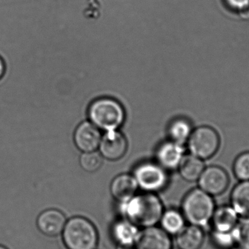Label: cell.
<instances>
[{"label": "cell", "instance_id": "obj_24", "mask_svg": "<svg viewBox=\"0 0 249 249\" xmlns=\"http://www.w3.org/2000/svg\"><path fill=\"white\" fill-rule=\"evenodd\" d=\"M212 241L217 248L231 249L235 244L232 232H220L213 231L212 234Z\"/></svg>", "mask_w": 249, "mask_h": 249}, {"label": "cell", "instance_id": "obj_12", "mask_svg": "<svg viewBox=\"0 0 249 249\" xmlns=\"http://www.w3.org/2000/svg\"><path fill=\"white\" fill-rule=\"evenodd\" d=\"M141 230L126 219H119L112 225V235L118 247L130 249L135 247Z\"/></svg>", "mask_w": 249, "mask_h": 249}, {"label": "cell", "instance_id": "obj_17", "mask_svg": "<svg viewBox=\"0 0 249 249\" xmlns=\"http://www.w3.org/2000/svg\"><path fill=\"white\" fill-rule=\"evenodd\" d=\"M231 206L238 216L249 217V181H240L231 193Z\"/></svg>", "mask_w": 249, "mask_h": 249}, {"label": "cell", "instance_id": "obj_23", "mask_svg": "<svg viewBox=\"0 0 249 249\" xmlns=\"http://www.w3.org/2000/svg\"><path fill=\"white\" fill-rule=\"evenodd\" d=\"M80 163L84 171L93 173L98 171L102 165V155L97 152H84L80 158Z\"/></svg>", "mask_w": 249, "mask_h": 249}, {"label": "cell", "instance_id": "obj_18", "mask_svg": "<svg viewBox=\"0 0 249 249\" xmlns=\"http://www.w3.org/2000/svg\"><path fill=\"white\" fill-rule=\"evenodd\" d=\"M180 175L189 182L197 181L205 169L203 160L190 155H184L178 167Z\"/></svg>", "mask_w": 249, "mask_h": 249}, {"label": "cell", "instance_id": "obj_27", "mask_svg": "<svg viewBox=\"0 0 249 249\" xmlns=\"http://www.w3.org/2000/svg\"><path fill=\"white\" fill-rule=\"evenodd\" d=\"M231 249H241V247H232V248H231Z\"/></svg>", "mask_w": 249, "mask_h": 249}, {"label": "cell", "instance_id": "obj_25", "mask_svg": "<svg viewBox=\"0 0 249 249\" xmlns=\"http://www.w3.org/2000/svg\"><path fill=\"white\" fill-rule=\"evenodd\" d=\"M230 8L236 11H244L249 7V0H225Z\"/></svg>", "mask_w": 249, "mask_h": 249}, {"label": "cell", "instance_id": "obj_5", "mask_svg": "<svg viewBox=\"0 0 249 249\" xmlns=\"http://www.w3.org/2000/svg\"><path fill=\"white\" fill-rule=\"evenodd\" d=\"M187 142L191 155L203 160L216 155L221 142L217 131L208 125L200 126L193 130Z\"/></svg>", "mask_w": 249, "mask_h": 249}, {"label": "cell", "instance_id": "obj_10", "mask_svg": "<svg viewBox=\"0 0 249 249\" xmlns=\"http://www.w3.org/2000/svg\"><path fill=\"white\" fill-rule=\"evenodd\" d=\"M65 215L58 209L44 211L38 216L36 226L41 233L48 237H56L62 233L67 223Z\"/></svg>", "mask_w": 249, "mask_h": 249}, {"label": "cell", "instance_id": "obj_3", "mask_svg": "<svg viewBox=\"0 0 249 249\" xmlns=\"http://www.w3.org/2000/svg\"><path fill=\"white\" fill-rule=\"evenodd\" d=\"M214 210L213 197L200 188L189 192L183 200L181 213L190 225L206 226L212 220Z\"/></svg>", "mask_w": 249, "mask_h": 249}, {"label": "cell", "instance_id": "obj_22", "mask_svg": "<svg viewBox=\"0 0 249 249\" xmlns=\"http://www.w3.org/2000/svg\"><path fill=\"white\" fill-rule=\"evenodd\" d=\"M232 169L240 181H249V151L240 154L235 158Z\"/></svg>", "mask_w": 249, "mask_h": 249}, {"label": "cell", "instance_id": "obj_7", "mask_svg": "<svg viewBox=\"0 0 249 249\" xmlns=\"http://www.w3.org/2000/svg\"><path fill=\"white\" fill-rule=\"evenodd\" d=\"M197 181L199 188L212 196H216L226 191L230 184V177L224 168L212 165L205 168Z\"/></svg>", "mask_w": 249, "mask_h": 249}, {"label": "cell", "instance_id": "obj_13", "mask_svg": "<svg viewBox=\"0 0 249 249\" xmlns=\"http://www.w3.org/2000/svg\"><path fill=\"white\" fill-rule=\"evenodd\" d=\"M184 157L182 144L172 141L162 143L157 152L158 164L162 168L169 170L178 168Z\"/></svg>", "mask_w": 249, "mask_h": 249}, {"label": "cell", "instance_id": "obj_11", "mask_svg": "<svg viewBox=\"0 0 249 249\" xmlns=\"http://www.w3.org/2000/svg\"><path fill=\"white\" fill-rule=\"evenodd\" d=\"M102 135L99 128L91 122L80 124L74 132V140L77 147L83 152H93L100 144Z\"/></svg>", "mask_w": 249, "mask_h": 249}, {"label": "cell", "instance_id": "obj_8", "mask_svg": "<svg viewBox=\"0 0 249 249\" xmlns=\"http://www.w3.org/2000/svg\"><path fill=\"white\" fill-rule=\"evenodd\" d=\"M136 249H172L170 235L156 226L143 228L135 244Z\"/></svg>", "mask_w": 249, "mask_h": 249}, {"label": "cell", "instance_id": "obj_14", "mask_svg": "<svg viewBox=\"0 0 249 249\" xmlns=\"http://www.w3.org/2000/svg\"><path fill=\"white\" fill-rule=\"evenodd\" d=\"M138 187L134 177L128 174H121L112 181L110 187L111 194L121 204L132 198L136 195Z\"/></svg>", "mask_w": 249, "mask_h": 249}, {"label": "cell", "instance_id": "obj_16", "mask_svg": "<svg viewBox=\"0 0 249 249\" xmlns=\"http://www.w3.org/2000/svg\"><path fill=\"white\" fill-rule=\"evenodd\" d=\"M176 236L178 249H200L205 239L202 228L193 225L184 227Z\"/></svg>", "mask_w": 249, "mask_h": 249}, {"label": "cell", "instance_id": "obj_28", "mask_svg": "<svg viewBox=\"0 0 249 249\" xmlns=\"http://www.w3.org/2000/svg\"><path fill=\"white\" fill-rule=\"evenodd\" d=\"M0 249H8L6 248V247H4V246L0 245Z\"/></svg>", "mask_w": 249, "mask_h": 249}, {"label": "cell", "instance_id": "obj_26", "mask_svg": "<svg viewBox=\"0 0 249 249\" xmlns=\"http://www.w3.org/2000/svg\"><path fill=\"white\" fill-rule=\"evenodd\" d=\"M5 72V64L2 58L0 57V79L4 76Z\"/></svg>", "mask_w": 249, "mask_h": 249}, {"label": "cell", "instance_id": "obj_20", "mask_svg": "<svg viewBox=\"0 0 249 249\" xmlns=\"http://www.w3.org/2000/svg\"><path fill=\"white\" fill-rule=\"evenodd\" d=\"M193 131L191 124L184 118H178L173 121L168 128L171 141L180 144L188 141Z\"/></svg>", "mask_w": 249, "mask_h": 249}, {"label": "cell", "instance_id": "obj_21", "mask_svg": "<svg viewBox=\"0 0 249 249\" xmlns=\"http://www.w3.org/2000/svg\"><path fill=\"white\" fill-rule=\"evenodd\" d=\"M232 232L235 244L241 249H249V217L238 221Z\"/></svg>", "mask_w": 249, "mask_h": 249}, {"label": "cell", "instance_id": "obj_19", "mask_svg": "<svg viewBox=\"0 0 249 249\" xmlns=\"http://www.w3.org/2000/svg\"><path fill=\"white\" fill-rule=\"evenodd\" d=\"M185 219L179 211L168 209L164 211L160 219L161 228L170 235H176L185 227Z\"/></svg>", "mask_w": 249, "mask_h": 249}, {"label": "cell", "instance_id": "obj_2", "mask_svg": "<svg viewBox=\"0 0 249 249\" xmlns=\"http://www.w3.org/2000/svg\"><path fill=\"white\" fill-rule=\"evenodd\" d=\"M61 235L67 249H96L99 243L97 229L83 216H74L67 220Z\"/></svg>", "mask_w": 249, "mask_h": 249}, {"label": "cell", "instance_id": "obj_1", "mask_svg": "<svg viewBox=\"0 0 249 249\" xmlns=\"http://www.w3.org/2000/svg\"><path fill=\"white\" fill-rule=\"evenodd\" d=\"M121 212L124 219L143 229L159 223L164 208L156 195L146 192L135 195L130 200L121 203Z\"/></svg>", "mask_w": 249, "mask_h": 249}, {"label": "cell", "instance_id": "obj_9", "mask_svg": "<svg viewBox=\"0 0 249 249\" xmlns=\"http://www.w3.org/2000/svg\"><path fill=\"white\" fill-rule=\"evenodd\" d=\"M99 148L102 157L109 160H118L125 154L127 141L118 130H109L102 136Z\"/></svg>", "mask_w": 249, "mask_h": 249}, {"label": "cell", "instance_id": "obj_6", "mask_svg": "<svg viewBox=\"0 0 249 249\" xmlns=\"http://www.w3.org/2000/svg\"><path fill=\"white\" fill-rule=\"evenodd\" d=\"M135 179L138 187L146 193L160 191L166 186L168 177L164 168L159 164L146 162L141 164L135 170Z\"/></svg>", "mask_w": 249, "mask_h": 249}, {"label": "cell", "instance_id": "obj_4", "mask_svg": "<svg viewBox=\"0 0 249 249\" xmlns=\"http://www.w3.org/2000/svg\"><path fill=\"white\" fill-rule=\"evenodd\" d=\"M89 115L92 124L106 131L119 128L124 120L122 105L110 98H101L94 101L89 107Z\"/></svg>", "mask_w": 249, "mask_h": 249}, {"label": "cell", "instance_id": "obj_15", "mask_svg": "<svg viewBox=\"0 0 249 249\" xmlns=\"http://www.w3.org/2000/svg\"><path fill=\"white\" fill-rule=\"evenodd\" d=\"M238 221V214L232 206H222L215 209L211 222L213 231L231 232Z\"/></svg>", "mask_w": 249, "mask_h": 249}]
</instances>
